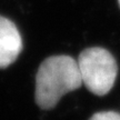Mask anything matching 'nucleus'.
I'll return each instance as SVG.
<instances>
[{
    "instance_id": "nucleus-1",
    "label": "nucleus",
    "mask_w": 120,
    "mask_h": 120,
    "mask_svg": "<svg viewBox=\"0 0 120 120\" xmlns=\"http://www.w3.org/2000/svg\"><path fill=\"white\" fill-rule=\"evenodd\" d=\"M82 86L77 60L69 56H52L43 60L36 75L34 99L39 108L50 110L61 97Z\"/></svg>"
},
{
    "instance_id": "nucleus-2",
    "label": "nucleus",
    "mask_w": 120,
    "mask_h": 120,
    "mask_svg": "<svg viewBox=\"0 0 120 120\" xmlns=\"http://www.w3.org/2000/svg\"><path fill=\"white\" fill-rule=\"evenodd\" d=\"M77 62L82 85L91 94L105 96L112 89L118 75V64L107 49L87 48L80 52Z\"/></svg>"
},
{
    "instance_id": "nucleus-3",
    "label": "nucleus",
    "mask_w": 120,
    "mask_h": 120,
    "mask_svg": "<svg viewBox=\"0 0 120 120\" xmlns=\"http://www.w3.org/2000/svg\"><path fill=\"white\" fill-rule=\"evenodd\" d=\"M22 50V39L11 20L0 16V69L9 67Z\"/></svg>"
},
{
    "instance_id": "nucleus-4",
    "label": "nucleus",
    "mask_w": 120,
    "mask_h": 120,
    "mask_svg": "<svg viewBox=\"0 0 120 120\" xmlns=\"http://www.w3.org/2000/svg\"><path fill=\"white\" fill-rule=\"evenodd\" d=\"M89 120H120V113L116 111L97 112Z\"/></svg>"
},
{
    "instance_id": "nucleus-5",
    "label": "nucleus",
    "mask_w": 120,
    "mask_h": 120,
    "mask_svg": "<svg viewBox=\"0 0 120 120\" xmlns=\"http://www.w3.org/2000/svg\"><path fill=\"white\" fill-rule=\"evenodd\" d=\"M118 1H119V6H120V0H118Z\"/></svg>"
}]
</instances>
